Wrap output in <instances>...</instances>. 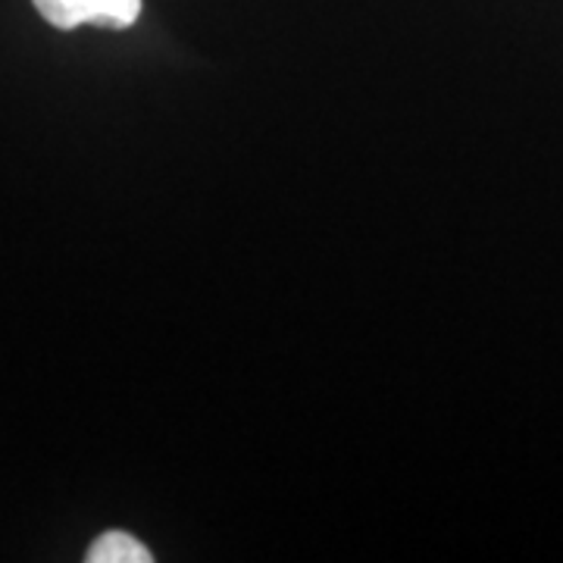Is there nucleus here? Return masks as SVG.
<instances>
[{
  "label": "nucleus",
  "instance_id": "1",
  "mask_svg": "<svg viewBox=\"0 0 563 563\" xmlns=\"http://www.w3.org/2000/svg\"><path fill=\"white\" fill-rule=\"evenodd\" d=\"M41 20L54 29H79V25H98V29H129L141 16V0H32Z\"/></svg>",
  "mask_w": 563,
  "mask_h": 563
},
{
  "label": "nucleus",
  "instance_id": "2",
  "mask_svg": "<svg viewBox=\"0 0 563 563\" xmlns=\"http://www.w3.org/2000/svg\"><path fill=\"white\" fill-rule=\"evenodd\" d=\"M154 561V554L144 548V544L135 539V536H129V532H122V529H110V532H103L98 536L91 548L85 551V563H151Z\"/></svg>",
  "mask_w": 563,
  "mask_h": 563
}]
</instances>
